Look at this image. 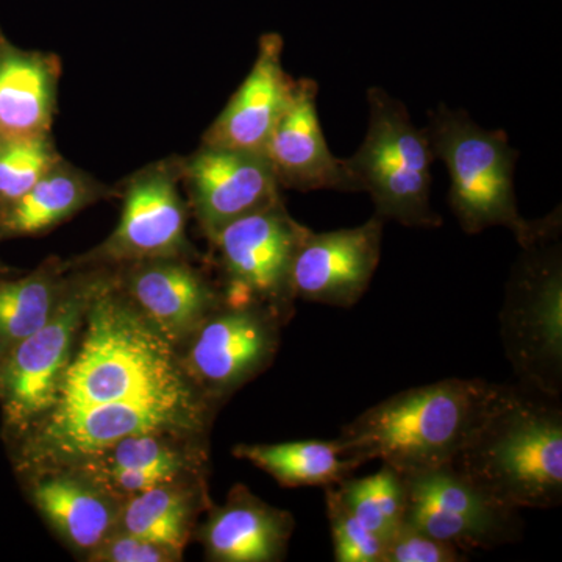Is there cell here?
I'll use <instances>...</instances> for the list:
<instances>
[{"mask_svg":"<svg viewBox=\"0 0 562 562\" xmlns=\"http://www.w3.org/2000/svg\"><path fill=\"white\" fill-rule=\"evenodd\" d=\"M81 330L54 405L32 424L27 460L77 468L128 436L205 430L209 401L179 364L171 339L109 281Z\"/></svg>","mask_w":562,"mask_h":562,"instance_id":"6da1fadb","label":"cell"},{"mask_svg":"<svg viewBox=\"0 0 562 562\" xmlns=\"http://www.w3.org/2000/svg\"><path fill=\"white\" fill-rule=\"evenodd\" d=\"M509 386L450 379L391 395L342 427L344 452L362 464L379 460L398 472L453 462Z\"/></svg>","mask_w":562,"mask_h":562,"instance_id":"7a4b0ae2","label":"cell"},{"mask_svg":"<svg viewBox=\"0 0 562 562\" xmlns=\"http://www.w3.org/2000/svg\"><path fill=\"white\" fill-rule=\"evenodd\" d=\"M454 464L508 508L562 502V412L557 398L509 386Z\"/></svg>","mask_w":562,"mask_h":562,"instance_id":"3957f363","label":"cell"},{"mask_svg":"<svg viewBox=\"0 0 562 562\" xmlns=\"http://www.w3.org/2000/svg\"><path fill=\"white\" fill-rule=\"evenodd\" d=\"M506 284L501 313L506 360L524 390L562 391L561 209L531 221Z\"/></svg>","mask_w":562,"mask_h":562,"instance_id":"277c9868","label":"cell"},{"mask_svg":"<svg viewBox=\"0 0 562 562\" xmlns=\"http://www.w3.org/2000/svg\"><path fill=\"white\" fill-rule=\"evenodd\" d=\"M368 133L346 160L351 179L360 192L371 195L380 220L439 227L442 217L430 201L436 157L427 131H419L406 106L382 88L368 90Z\"/></svg>","mask_w":562,"mask_h":562,"instance_id":"5b68a950","label":"cell"},{"mask_svg":"<svg viewBox=\"0 0 562 562\" xmlns=\"http://www.w3.org/2000/svg\"><path fill=\"white\" fill-rule=\"evenodd\" d=\"M425 128L435 157L450 173L449 202L462 231L476 235L491 227H506L517 243L531 221L517 210L514 168L519 151L503 131L480 127L465 111L441 105L431 111Z\"/></svg>","mask_w":562,"mask_h":562,"instance_id":"8992f818","label":"cell"},{"mask_svg":"<svg viewBox=\"0 0 562 562\" xmlns=\"http://www.w3.org/2000/svg\"><path fill=\"white\" fill-rule=\"evenodd\" d=\"M310 228L292 220L283 199L222 228L211 243L225 273L228 303H262L286 319L295 301L291 269Z\"/></svg>","mask_w":562,"mask_h":562,"instance_id":"52a82bcc","label":"cell"},{"mask_svg":"<svg viewBox=\"0 0 562 562\" xmlns=\"http://www.w3.org/2000/svg\"><path fill=\"white\" fill-rule=\"evenodd\" d=\"M405 520L465 553L491 550L520 538L517 509L490 497L453 462L402 472Z\"/></svg>","mask_w":562,"mask_h":562,"instance_id":"ba28073f","label":"cell"},{"mask_svg":"<svg viewBox=\"0 0 562 562\" xmlns=\"http://www.w3.org/2000/svg\"><path fill=\"white\" fill-rule=\"evenodd\" d=\"M106 280L90 279L63 292L50 319L10 349L0 369V401L7 422L27 427L54 405L63 373L74 353L77 333Z\"/></svg>","mask_w":562,"mask_h":562,"instance_id":"9c48e42d","label":"cell"},{"mask_svg":"<svg viewBox=\"0 0 562 562\" xmlns=\"http://www.w3.org/2000/svg\"><path fill=\"white\" fill-rule=\"evenodd\" d=\"M283 316L262 303L221 301L194 331L187 372L210 397L231 394L276 357ZM206 395V394H205Z\"/></svg>","mask_w":562,"mask_h":562,"instance_id":"30bf717a","label":"cell"},{"mask_svg":"<svg viewBox=\"0 0 562 562\" xmlns=\"http://www.w3.org/2000/svg\"><path fill=\"white\" fill-rule=\"evenodd\" d=\"M177 169L210 241L233 221L281 201L271 162L258 151L202 144Z\"/></svg>","mask_w":562,"mask_h":562,"instance_id":"8fae6325","label":"cell"},{"mask_svg":"<svg viewBox=\"0 0 562 562\" xmlns=\"http://www.w3.org/2000/svg\"><path fill=\"white\" fill-rule=\"evenodd\" d=\"M179 181L177 160L155 162L132 176L116 231L90 258L140 262L187 254L188 214Z\"/></svg>","mask_w":562,"mask_h":562,"instance_id":"7c38bea8","label":"cell"},{"mask_svg":"<svg viewBox=\"0 0 562 562\" xmlns=\"http://www.w3.org/2000/svg\"><path fill=\"white\" fill-rule=\"evenodd\" d=\"M383 224V220L373 216L353 228L306 232L292 262L294 299L336 308L357 305L379 268Z\"/></svg>","mask_w":562,"mask_h":562,"instance_id":"4fadbf2b","label":"cell"},{"mask_svg":"<svg viewBox=\"0 0 562 562\" xmlns=\"http://www.w3.org/2000/svg\"><path fill=\"white\" fill-rule=\"evenodd\" d=\"M317 91L316 81L295 80L291 101L277 121L262 154L271 162L281 188L302 192H360L346 160L336 158L328 149L316 109Z\"/></svg>","mask_w":562,"mask_h":562,"instance_id":"5bb4252c","label":"cell"},{"mask_svg":"<svg viewBox=\"0 0 562 562\" xmlns=\"http://www.w3.org/2000/svg\"><path fill=\"white\" fill-rule=\"evenodd\" d=\"M281 57V36L276 33L261 36L257 60L249 76L210 125L202 144L262 154L295 87V80L288 76Z\"/></svg>","mask_w":562,"mask_h":562,"instance_id":"9a60e30c","label":"cell"},{"mask_svg":"<svg viewBox=\"0 0 562 562\" xmlns=\"http://www.w3.org/2000/svg\"><path fill=\"white\" fill-rule=\"evenodd\" d=\"M294 517L236 486L227 503L214 509L202 528L210 560L273 562L284 560L294 532Z\"/></svg>","mask_w":562,"mask_h":562,"instance_id":"2e32d148","label":"cell"},{"mask_svg":"<svg viewBox=\"0 0 562 562\" xmlns=\"http://www.w3.org/2000/svg\"><path fill=\"white\" fill-rule=\"evenodd\" d=\"M60 76L57 55L21 49L0 32V138L50 133Z\"/></svg>","mask_w":562,"mask_h":562,"instance_id":"e0dca14e","label":"cell"},{"mask_svg":"<svg viewBox=\"0 0 562 562\" xmlns=\"http://www.w3.org/2000/svg\"><path fill=\"white\" fill-rule=\"evenodd\" d=\"M131 294L139 312L168 339L198 330L222 301L201 273L177 258L140 261L131 276Z\"/></svg>","mask_w":562,"mask_h":562,"instance_id":"ac0fdd59","label":"cell"},{"mask_svg":"<svg viewBox=\"0 0 562 562\" xmlns=\"http://www.w3.org/2000/svg\"><path fill=\"white\" fill-rule=\"evenodd\" d=\"M172 438L161 432L128 436L77 468L106 494L132 497L198 468V454L179 449Z\"/></svg>","mask_w":562,"mask_h":562,"instance_id":"d6986e66","label":"cell"},{"mask_svg":"<svg viewBox=\"0 0 562 562\" xmlns=\"http://www.w3.org/2000/svg\"><path fill=\"white\" fill-rule=\"evenodd\" d=\"M32 497L44 519L79 550L98 549L120 520L111 495L87 476H44L33 486Z\"/></svg>","mask_w":562,"mask_h":562,"instance_id":"ffe728a7","label":"cell"},{"mask_svg":"<svg viewBox=\"0 0 562 562\" xmlns=\"http://www.w3.org/2000/svg\"><path fill=\"white\" fill-rule=\"evenodd\" d=\"M109 192L94 177L61 160L18 201L0 209V235H38Z\"/></svg>","mask_w":562,"mask_h":562,"instance_id":"44dd1931","label":"cell"},{"mask_svg":"<svg viewBox=\"0 0 562 562\" xmlns=\"http://www.w3.org/2000/svg\"><path fill=\"white\" fill-rule=\"evenodd\" d=\"M233 453L269 473L284 487L336 486L364 465L344 452L338 439L241 443Z\"/></svg>","mask_w":562,"mask_h":562,"instance_id":"7402d4cb","label":"cell"},{"mask_svg":"<svg viewBox=\"0 0 562 562\" xmlns=\"http://www.w3.org/2000/svg\"><path fill=\"white\" fill-rule=\"evenodd\" d=\"M194 492L173 483L161 484L139 494L120 513L124 532L162 543L172 549H183L194 513Z\"/></svg>","mask_w":562,"mask_h":562,"instance_id":"603a6c76","label":"cell"},{"mask_svg":"<svg viewBox=\"0 0 562 562\" xmlns=\"http://www.w3.org/2000/svg\"><path fill=\"white\" fill-rule=\"evenodd\" d=\"M57 266L20 280L0 281V344L13 349L38 331L57 308L63 290Z\"/></svg>","mask_w":562,"mask_h":562,"instance_id":"cb8c5ba5","label":"cell"},{"mask_svg":"<svg viewBox=\"0 0 562 562\" xmlns=\"http://www.w3.org/2000/svg\"><path fill=\"white\" fill-rule=\"evenodd\" d=\"M336 490L349 512L383 541L405 520V482L391 465L382 464L379 472L360 479L347 476Z\"/></svg>","mask_w":562,"mask_h":562,"instance_id":"d4e9b609","label":"cell"},{"mask_svg":"<svg viewBox=\"0 0 562 562\" xmlns=\"http://www.w3.org/2000/svg\"><path fill=\"white\" fill-rule=\"evenodd\" d=\"M61 160L50 133L0 138V209L18 201Z\"/></svg>","mask_w":562,"mask_h":562,"instance_id":"484cf974","label":"cell"},{"mask_svg":"<svg viewBox=\"0 0 562 562\" xmlns=\"http://www.w3.org/2000/svg\"><path fill=\"white\" fill-rule=\"evenodd\" d=\"M333 552L338 562H382L384 541L349 512L336 486L324 487Z\"/></svg>","mask_w":562,"mask_h":562,"instance_id":"4316f807","label":"cell"},{"mask_svg":"<svg viewBox=\"0 0 562 562\" xmlns=\"http://www.w3.org/2000/svg\"><path fill=\"white\" fill-rule=\"evenodd\" d=\"M469 553L403 520L384 541L382 562H462Z\"/></svg>","mask_w":562,"mask_h":562,"instance_id":"83f0119b","label":"cell"},{"mask_svg":"<svg viewBox=\"0 0 562 562\" xmlns=\"http://www.w3.org/2000/svg\"><path fill=\"white\" fill-rule=\"evenodd\" d=\"M179 550L162 543L147 541L131 532L110 535L92 550V560L109 562H171L180 560Z\"/></svg>","mask_w":562,"mask_h":562,"instance_id":"f1b7e54d","label":"cell"},{"mask_svg":"<svg viewBox=\"0 0 562 562\" xmlns=\"http://www.w3.org/2000/svg\"><path fill=\"white\" fill-rule=\"evenodd\" d=\"M0 347H2V344H0Z\"/></svg>","mask_w":562,"mask_h":562,"instance_id":"f546056e","label":"cell"}]
</instances>
